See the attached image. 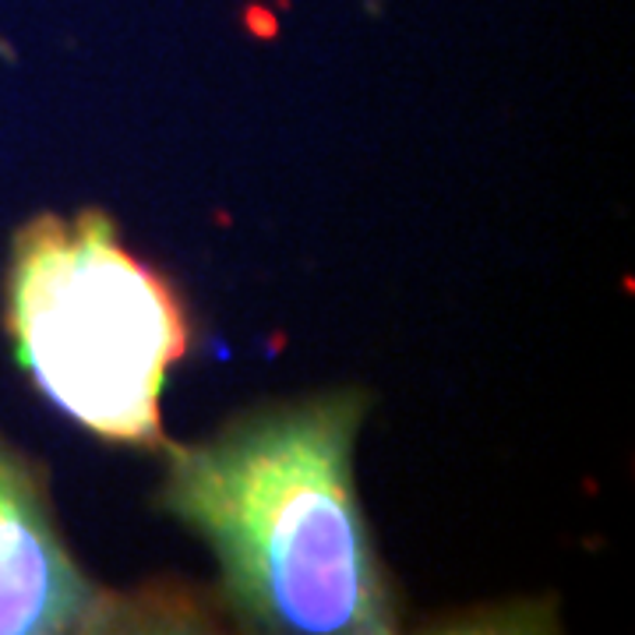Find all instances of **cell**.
<instances>
[{
	"instance_id": "7a4b0ae2",
	"label": "cell",
	"mask_w": 635,
	"mask_h": 635,
	"mask_svg": "<svg viewBox=\"0 0 635 635\" xmlns=\"http://www.w3.org/2000/svg\"><path fill=\"white\" fill-rule=\"evenodd\" d=\"M8 335L36 389L89 434L160 445V399L191 346L169 279L120 244L103 212L42 216L14 240Z\"/></svg>"
},
{
	"instance_id": "3957f363",
	"label": "cell",
	"mask_w": 635,
	"mask_h": 635,
	"mask_svg": "<svg viewBox=\"0 0 635 635\" xmlns=\"http://www.w3.org/2000/svg\"><path fill=\"white\" fill-rule=\"evenodd\" d=\"M117 600L81 575L64 547L42 480L0 442V635L117 628Z\"/></svg>"
},
{
	"instance_id": "6da1fadb",
	"label": "cell",
	"mask_w": 635,
	"mask_h": 635,
	"mask_svg": "<svg viewBox=\"0 0 635 635\" xmlns=\"http://www.w3.org/2000/svg\"><path fill=\"white\" fill-rule=\"evenodd\" d=\"M367 399L329 392L169 448L163 508L216 555L230 607L262 632L385 635L395 597L353 484Z\"/></svg>"
}]
</instances>
